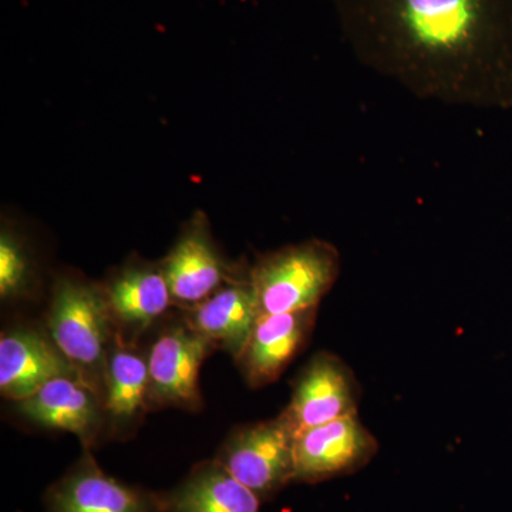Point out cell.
Returning <instances> with one entry per match:
<instances>
[{"instance_id": "obj_5", "label": "cell", "mask_w": 512, "mask_h": 512, "mask_svg": "<svg viewBox=\"0 0 512 512\" xmlns=\"http://www.w3.org/2000/svg\"><path fill=\"white\" fill-rule=\"evenodd\" d=\"M174 305L188 309L210 298L229 282L248 278L249 264L224 258L212 237L210 220L195 212L174 247L161 261Z\"/></svg>"}, {"instance_id": "obj_1", "label": "cell", "mask_w": 512, "mask_h": 512, "mask_svg": "<svg viewBox=\"0 0 512 512\" xmlns=\"http://www.w3.org/2000/svg\"><path fill=\"white\" fill-rule=\"evenodd\" d=\"M357 62L421 100L512 109V0H328Z\"/></svg>"}, {"instance_id": "obj_11", "label": "cell", "mask_w": 512, "mask_h": 512, "mask_svg": "<svg viewBox=\"0 0 512 512\" xmlns=\"http://www.w3.org/2000/svg\"><path fill=\"white\" fill-rule=\"evenodd\" d=\"M318 309L261 315L235 362L252 389L272 384L308 343Z\"/></svg>"}, {"instance_id": "obj_2", "label": "cell", "mask_w": 512, "mask_h": 512, "mask_svg": "<svg viewBox=\"0 0 512 512\" xmlns=\"http://www.w3.org/2000/svg\"><path fill=\"white\" fill-rule=\"evenodd\" d=\"M46 326L79 379L103 402L107 357L117 335L103 286L74 272L57 276Z\"/></svg>"}, {"instance_id": "obj_16", "label": "cell", "mask_w": 512, "mask_h": 512, "mask_svg": "<svg viewBox=\"0 0 512 512\" xmlns=\"http://www.w3.org/2000/svg\"><path fill=\"white\" fill-rule=\"evenodd\" d=\"M164 512H261V500L218 463L204 461L183 483L161 494Z\"/></svg>"}, {"instance_id": "obj_15", "label": "cell", "mask_w": 512, "mask_h": 512, "mask_svg": "<svg viewBox=\"0 0 512 512\" xmlns=\"http://www.w3.org/2000/svg\"><path fill=\"white\" fill-rule=\"evenodd\" d=\"M104 412L111 433H130L148 406V359L116 335L107 357Z\"/></svg>"}, {"instance_id": "obj_8", "label": "cell", "mask_w": 512, "mask_h": 512, "mask_svg": "<svg viewBox=\"0 0 512 512\" xmlns=\"http://www.w3.org/2000/svg\"><path fill=\"white\" fill-rule=\"evenodd\" d=\"M359 399L353 370L339 356L319 352L299 373L291 402L279 417L296 437L320 424L359 414Z\"/></svg>"}, {"instance_id": "obj_3", "label": "cell", "mask_w": 512, "mask_h": 512, "mask_svg": "<svg viewBox=\"0 0 512 512\" xmlns=\"http://www.w3.org/2000/svg\"><path fill=\"white\" fill-rule=\"evenodd\" d=\"M339 249L312 238L256 256L249 282L261 315L318 309L340 275Z\"/></svg>"}, {"instance_id": "obj_7", "label": "cell", "mask_w": 512, "mask_h": 512, "mask_svg": "<svg viewBox=\"0 0 512 512\" xmlns=\"http://www.w3.org/2000/svg\"><path fill=\"white\" fill-rule=\"evenodd\" d=\"M377 451L379 441L359 414L320 424L295 437V481L316 484L349 476L366 467Z\"/></svg>"}, {"instance_id": "obj_6", "label": "cell", "mask_w": 512, "mask_h": 512, "mask_svg": "<svg viewBox=\"0 0 512 512\" xmlns=\"http://www.w3.org/2000/svg\"><path fill=\"white\" fill-rule=\"evenodd\" d=\"M215 348L210 339L187 323L171 326L148 352V406L178 407L198 412L202 407L200 370Z\"/></svg>"}, {"instance_id": "obj_14", "label": "cell", "mask_w": 512, "mask_h": 512, "mask_svg": "<svg viewBox=\"0 0 512 512\" xmlns=\"http://www.w3.org/2000/svg\"><path fill=\"white\" fill-rule=\"evenodd\" d=\"M184 322L237 360L261 316L248 278L229 282L210 298L185 309Z\"/></svg>"}, {"instance_id": "obj_9", "label": "cell", "mask_w": 512, "mask_h": 512, "mask_svg": "<svg viewBox=\"0 0 512 512\" xmlns=\"http://www.w3.org/2000/svg\"><path fill=\"white\" fill-rule=\"evenodd\" d=\"M101 286L117 336L128 345L136 346L138 338L174 305L161 261L130 256Z\"/></svg>"}, {"instance_id": "obj_10", "label": "cell", "mask_w": 512, "mask_h": 512, "mask_svg": "<svg viewBox=\"0 0 512 512\" xmlns=\"http://www.w3.org/2000/svg\"><path fill=\"white\" fill-rule=\"evenodd\" d=\"M46 512H164L161 494L130 487L107 476L89 448L47 490Z\"/></svg>"}, {"instance_id": "obj_12", "label": "cell", "mask_w": 512, "mask_h": 512, "mask_svg": "<svg viewBox=\"0 0 512 512\" xmlns=\"http://www.w3.org/2000/svg\"><path fill=\"white\" fill-rule=\"evenodd\" d=\"M16 409L39 426L69 431L84 448L92 447L107 426L100 397L73 376L50 380L32 396L16 402Z\"/></svg>"}, {"instance_id": "obj_13", "label": "cell", "mask_w": 512, "mask_h": 512, "mask_svg": "<svg viewBox=\"0 0 512 512\" xmlns=\"http://www.w3.org/2000/svg\"><path fill=\"white\" fill-rule=\"evenodd\" d=\"M62 376L79 379L49 333L33 328L3 332L0 339V390L3 396L20 402L50 380Z\"/></svg>"}, {"instance_id": "obj_17", "label": "cell", "mask_w": 512, "mask_h": 512, "mask_svg": "<svg viewBox=\"0 0 512 512\" xmlns=\"http://www.w3.org/2000/svg\"><path fill=\"white\" fill-rule=\"evenodd\" d=\"M37 264L29 241L18 228L3 220L0 229V298L16 302L36 288Z\"/></svg>"}, {"instance_id": "obj_4", "label": "cell", "mask_w": 512, "mask_h": 512, "mask_svg": "<svg viewBox=\"0 0 512 512\" xmlns=\"http://www.w3.org/2000/svg\"><path fill=\"white\" fill-rule=\"evenodd\" d=\"M293 443L295 436L278 416L232 431L215 460L265 501L295 481Z\"/></svg>"}]
</instances>
